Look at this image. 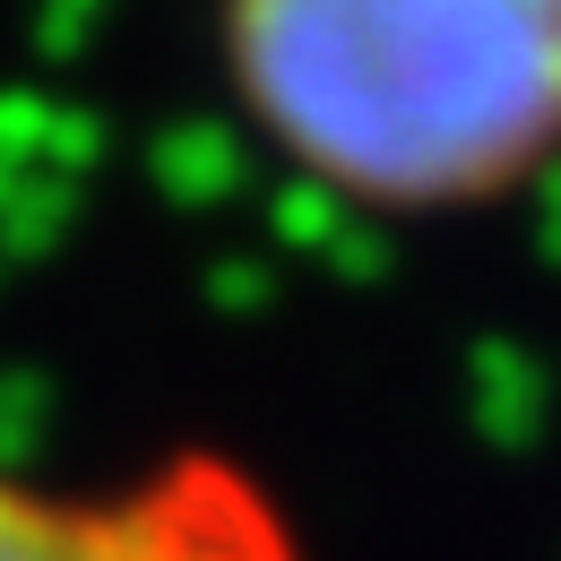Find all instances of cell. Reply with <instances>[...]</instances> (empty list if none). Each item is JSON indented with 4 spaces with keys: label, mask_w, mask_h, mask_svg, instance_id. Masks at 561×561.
Wrapping results in <instances>:
<instances>
[{
    "label": "cell",
    "mask_w": 561,
    "mask_h": 561,
    "mask_svg": "<svg viewBox=\"0 0 561 561\" xmlns=\"http://www.w3.org/2000/svg\"><path fill=\"white\" fill-rule=\"evenodd\" d=\"M233 104L371 216H458L561 156V0H216Z\"/></svg>",
    "instance_id": "6da1fadb"
},
{
    "label": "cell",
    "mask_w": 561,
    "mask_h": 561,
    "mask_svg": "<svg viewBox=\"0 0 561 561\" xmlns=\"http://www.w3.org/2000/svg\"><path fill=\"white\" fill-rule=\"evenodd\" d=\"M0 561H311V545L251 467L191 449L122 484L0 467Z\"/></svg>",
    "instance_id": "7a4b0ae2"
}]
</instances>
